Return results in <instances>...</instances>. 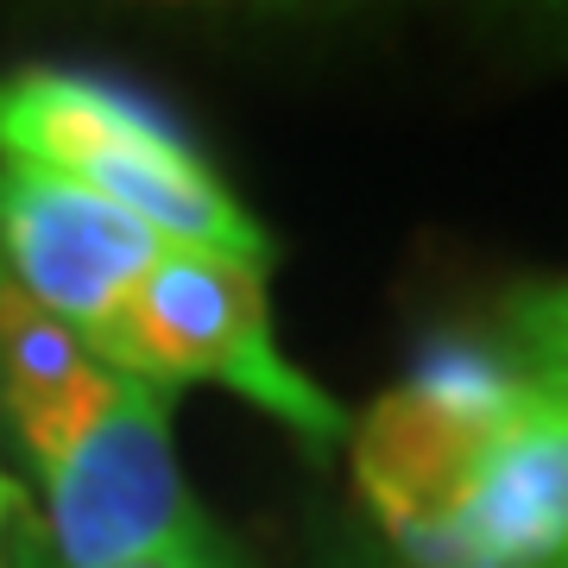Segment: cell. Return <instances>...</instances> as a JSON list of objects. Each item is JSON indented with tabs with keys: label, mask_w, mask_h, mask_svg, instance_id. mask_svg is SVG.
Returning a JSON list of instances; mask_svg holds the SVG:
<instances>
[{
	"label": "cell",
	"mask_w": 568,
	"mask_h": 568,
	"mask_svg": "<svg viewBox=\"0 0 568 568\" xmlns=\"http://www.w3.org/2000/svg\"><path fill=\"white\" fill-rule=\"evenodd\" d=\"M0 159L13 171L82 183L126 209L164 246H209L265 265L272 234L227 190L190 126L164 102L95 70H13L0 77Z\"/></svg>",
	"instance_id": "1"
},
{
	"label": "cell",
	"mask_w": 568,
	"mask_h": 568,
	"mask_svg": "<svg viewBox=\"0 0 568 568\" xmlns=\"http://www.w3.org/2000/svg\"><path fill=\"white\" fill-rule=\"evenodd\" d=\"M89 347L121 379H152L164 392L203 379L241 392L246 405L278 417L310 455H328L354 429V417L278 347L265 265L234 253L159 246V260L126 291V304L89 335Z\"/></svg>",
	"instance_id": "2"
},
{
	"label": "cell",
	"mask_w": 568,
	"mask_h": 568,
	"mask_svg": "<svg viewBox=\"0 0 568 568\" xmlns=\"http://www.w3.org/2000/svg\"><path fill=\"white\" fill-rule=\"evenodd\" d=\"M525 386L530 373L506 342L429 335L405 379L366 405V417L347 429V462L392 556H410L455 511L474 462Z\"/></svg>",
	"instance_id": "3"
},
{
	"label": "cell",
	"mask_w": 568,
	"mask_h": 568,
	"mask_svg": "<svg viewBox=\"0 0 568 568\" xmlns=\"http://www.w3.org/2000/svg\"><path fill=\"white\" fill-rule=\"evenodd\" d=\"M178 392L121 379L108 410L44 467V544L51 568H126L209 518L178 467Z\"/></svg>",
	"instance_id": "4"
},
{
	"label": "cell",
	"mask_w": 568,
	"mask_h": 568,
	"mask_svg": "<svg viewBox=\"0 0 568 568\" xmlns=\"http://www.w3.org/2000/svg\"><path fill=\"white\" fill-rule=\"evenodd\" d=\"M398 568H568V398L518 392L462 499Z\"/></svg>",
	"instance_id": "5"
},
{
	"label": "cell",
	"mask_w": 568,
	"mask_h": 568,
	"mask_svg": "<svg viewBox=\"0 0 568 568\" xmlns=\"http://www.w3.org/2000/svg\"><path fill=\"white\" fill-rule=\"evenodd\" d=\"M159 234L95 190L0 164V272L89 342L159 260Z\"/></svg>",
	"instance_id": "6"
},
{
	"label": "cell",
	"mask_w": 568,
	"mask_h": 568,
	"mask_svg": "<svg viewBox=\"0 0 568 568\" xmlns=\"http://www.w3.org/2000/svg\"><path fill=\"white\" fill-rule=\"evenodd\" d=\"M114 386L121 373L95 361L77 328L39 310L0 272V417L13 424L39 474L77 448V436L108 410Z\"/></svg>",
	"instance_id": "7"
},
{
	"label": "cell",
	"mask_w": 568,
	"mask_h": 568,
	"mask_svg": "<svg viewBox=\"0 0 568 568\" xmlns=\"http://www.w3.org/2000/svg\"><path fill=\"white\" fill-rule=\"evenodd\" d=\"M506 347L530 379H544L568 398V278L518 284L506 297Z\"/></svg>",
	"instance_id": "8"
},
{
	"label": "cell",
	"mask_w": 568,
	"mask_h": 568,
	"mask_svg": "<svg viewBox=\"0 0 568 568\" xmlns=\"http://www.w3.org/2000/svg\"><path fill=\"white\" fill-rule=\"evenodd\" d=\"M126 568H253V562H246V549L234 544L215 518H203L196 530H183L171 544L145 549V556H133Z\"/></svg>",
	"instance_id": "9"
},
{
	"label": "cell",
	"mask_w": 568,
	"mask_h": 568,
	"mask_svg": "<svg viewBox=\"0 0 568 568\" xmlns=\"http://www.w3.org/2000/svg\"><path fill=\"white\" fill-rule=\"evenodd\" d=\"M20 511H26V499H20V480L0 467V530L7 525H20Z\"/></svg>",
	"instance_id": "10"
},
{
	"label": "cell",
	"mask_w": 568,
	"mask_h": 568,
	"mask_svg": "<svg viewBox=\"0 0 568 568\" xmlns=\"http://www.w3.org/2000/svg\"><path fill=\"white\" fill-rule=\"evenodd\" d=\"M392 568H398V562H392Z\"/></svg>",
	"instance_id": "11"
}]
</instances>
